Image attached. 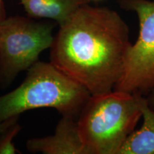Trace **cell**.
Here are the masks:
<instances>
[{
	"label": "cell",
	"instance_id": "obj_1",
	"mask_svg": "<svg viewBox=\"0 0 154 154\" xmlns=\"http://www.w3.org/2000/svg\"><path fill=\"white\" fill-rule=\"evenodd\" d=\"M131 45L128 25L117 11L87 4L59 26L50 62L98 95L114 89Z\"/></svg>",
	"mask_w": 154,
	"mask_h": 154
},
{
	"label": "cell",
	"instance_id": "obj_3",
	"mask_svg": "<svg viewBox=\"0 0 154 154\" xmlns=\"http://www.w3.org/2000/svg\"><path fill=\"white\" fill-rule=\"evenodd\" d=\"M142 96L116 90L91 95L77 119L88 154H119L141 118Z\"/></svg>",
	"mask_w": 154,
	"mask_h": 154
},
{
	"label": "cell",
	"instance_id": "obj_12",
	"mask_svg": "<svg viewBox=\"0 0 154 154\" xmlns=\"http://www.w3.org/2000/svg\"><path fill=\"white\" fill-rule=\"evenodd\" d=\"M6 18L5 5H4L3 0H0V22Z\"/></svg>",
	"mask_w": 154,
	"mask_h": 154
},
{
	"label": "cell",
	"instance_id": "obj_4",
	"mask_svg": "<svg viewBox=\"0 0 154 154\" xmlns=\"http://www.w3.org/2000/svg\"><path fill=\"white\" fill-rule=\"evenodd\" d=\"M54 26L24 17H6L0 22V84L9 85L23 71L50 49Z\"/></svg>",
	"mask_w": 154,
	"mask_h": 154
},
{
	"label": "cell",
	"instance_id": "obj_7",
	"mask_svg": "<svg viewBox=\"0 0 154 154\" xmlns=\"http://www.w3.org/2000/svg\"><path fill=\"white\" fill-rule=\"evenodd\" d=\"M29 16L48 19L62 25L82 6L91 0H17Z\"/></svg>",
	"mask_w": 154,
	"mask_h": 154
},
{
	"label": "cell",
	"instance_id": "obj_9",
	"mask_svg": "<svg viewBox=\"0 0 154 154\" xmlns=\"http://www.w3.org/2000/svg\"><path fill=\"white\" fill-rule=\"evenodd\" d=\"M22 129L18 121L13 123L0 134V154H16L20 152L15 146L13 140Z\"/></svg>",
	"mask_w": 154,
	"mask_h": 154
},
{
	"label": "cell",
	"instance_id": "obj_5",
	"mask_svg": "<svg viewBox=\"0 0 154 154\" xmlns=\"http://www.w3.org/2000/svg\"><path fill=\"white\" fill-rule=\"evenodd\" d=\"M121 8L136 14L137 40L131 44L116 91L148 94L154 86V0H117Z\"/></svg>",
	"mask_w": 154,
	"mask_h": 154
},
{
	"label": "cell",
	"instance_id": "obj_10",
	"mask_svg": "<svg viewBox=\"0 0 154 154\" xmlns=\"http://www.w3.org/2000/svg\"><path fill=\"white\" fill-rule=\"evenodd\" d=\"M19 116H16L13 117V118H10L7 119V120H5L3 121H0V134L2 132L4 131L5 129H7L8 127L13 124V123L16 122V121H18Z\"/></svg>",
	"mask_w": 154,
	"mask_h": 154
},
{
	"label": "cell",
	"instance_id": "obj_2",
	"mask_svg": "<svg viewBox=\"0 0 154 154\" xmlns=\"http://www.w3.org/2000/svg\"><path fill=\"white\" fill-rule=\"evenodd\" d=\"M91 94L51 62L38 61L22 84L0 96V121L32 109L51 108L63 116L79 114Z\"/></svg>",
	"mask_w": 154,
	"mask_h": 154
},
{
	"label": "cell",
	"instance_id": "obj_6",
	"mask_svg": "<svg viewBox=\"0 0 154 154\" xmlns=\"http://www.w3.org/2000/svg\"><path fill=\"white\" fill-rule=\"evenodd\" d=\"M28 151L43 154H88L81 137L77 120L63 116L51 136L31 138L26 141Z\"/></svg>",
	"mask_w": 154,
	"mask_h": 154
},
{
	"label": "cell",
	"instance_id": "obj_11",
	"mask_svg": "<svg viewBox=\"0 0 154 154\" xmlns=\"http://www.w3.org/2000/svg\"><path fill=\"white\" fill-rule=\"evenodd\" d=\"M148 94V96L146 97V101L149 106L154 111V86Z\"/></svg>",
	"mask_w": 154,
	"mask_h": 154
},
{
	"label": "cell",
	"instance_id": "obj_8",
	"mask_svg": "<svg viewBox=\"0 0 154 154\" xmlns=\"http://www.w3.org/2000/svg\"><path fill=\"white\" fill-rule=\"evenodd\" d=\"M140 109L143 124L129 135L119 154H154V111L144 96L140 101Z\"/></svg>",
	"mask_w": 154,
	"mask_h": 154
}]
</instances>
